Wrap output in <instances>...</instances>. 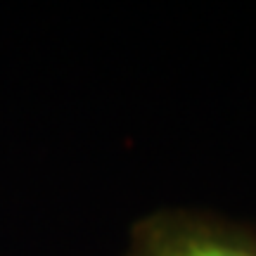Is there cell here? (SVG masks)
Listing matches in <instances>:
<instances>
[{
	"mask_svg": "<svg viewBox=\"0 0 256 256\" xmlns=\"http://www.w3.org/2000/svg\"><path fill=\"white\" fill-rule=\"evenodd\" d=\"M136 256H256V247L200 226H168L145 235Z\"/></svg>",
	"mask_w": 256,
	"mask_h": 256,
	"instance_id": "obj_1",
	"label": "cell"
}]
</instances>
